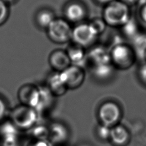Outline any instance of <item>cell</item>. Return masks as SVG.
Wrapping results in <instances>:
<instances>
[{
  "label": "cell",
  "instance_id": "1",
  "mask_svg": "<svg viewBox=\"0 0 146 146\" xmlns=\"http://www.w3.org/2000/svg\"><path fill=\"white\" fill-rule=\"evenodd\" d=\"M35 108L20 104L13 108L9 113V121L17 129L28 131L33 128L38 120Z\"/></svg>",
  "mask_w": 146,
  "mask_h": 146
},
{
  "label": "cell",
  "instance_id": "2",
  "mask_svg": "<svg viewBox=\"0 0 146 146\" xmlns=\"http://www.w3.org/2000/svg\"><path fill=\"white\" fill-rule=\"evenodd\" d=\"M103 19L106 25L123 26L129 19L128 8L124 2L113 1L105 7Z\"/></svg>",
  "mask_w": 146,
  "mask_h": 146
},
{
  "label": "cell",
  "instance_id": "3",
  "mask_svg": "<svg viewBox=\"0 0 146 146\" xmlns=\"http://www.w3.org/2000/svg\"><path fill=\"white\" fill-rule=\"evenodd\" d=\"M49 39L56 43H64L71 39L72 29L67 21L57 18L47 29Z\"/></svg>",
  "mask_w": 146,
  "mask_h": 146
},
{
  "label": "cell",
  "instance_id": "4",
  "mask_svg": "<svg viewBox=\"0 0 146 146\" xmlns=\"http://www.w3.org/2000/svg\"><path fill=\"white\" fill-rule=\"evenodd\" d=\"M98 117L101 125L112 128L118 124L121 117V110L116 103L106 102L99 107Z\"/></svg>",
  "mask_w": 146,
  "mask_h": 146
},
{
  "label": "cell",
  "instance_id": "5",
  "mask_svg": "<svg viewBox=\"0 0 146 146\" xmlns=\"http://www.w3.org/2000/svg\"><path fill=\"white\" fill-rule=\"evenodd\" d=\"M21 104L35 110L40 107L42 103V91L40 87L28 84L21 86L17 94Z\"/></svg>",
  "mask_w": 146,
  "mask_h": 146
},
{
  "label": "cell",
  "instance_id": "6",
  "mask_svg": "<svg viewBox=\"0 0 146 146\" xmlns=\"http://www.w3.org/2000/svg\"><path fill=\"white\" fill-rule=\"evenodd\" d=\"M98 35L89 23H80L72 29L71 40L83 47L89 46L95 40Z\"/></svg>",
  "mask_w": 146,
  "mask_h": 146
},
{
  "label": "cell",
  "instance_id": "7",
  "mask_svg": "<svg viewBox=\"0 0 146 146\" xmlns=\"http://www.w3.org/2000/svg\"><path fill=\"white\" fill-rule=\"evenodd\" d=\"M60 75L68 90L79 88L85 79V72L82 67L74 64L60 72Z\"/></svg>",
  "mask_w": 146,
  "mask_h": 146
},
{
  "label": "cell",
  "instance_id": "8",
  "mask_svg": "<svg viewBox=\"0 0 146 146\" xmlns=\"http://www.w3.org/2000/svg\"><path fill=\"white\" fill-rule=\"evenodd\" d=\"M48 129L47 140L50 144L62 145L67 141L69 132L64 124L59 122H54L48 126Z\"/></svg>",
  "mask_w": 146,
  "mask_h": 146
},
{
  "label": "cell",
  "instance_id": "9",
  "mask_svg": "<svg viewBox=\"0 0 146 146\" xmlns=\"http://www.w3.org/2000/svg\"><path fill=\"white\" fill-rule=\"evenodd\" d=\"M48 62L51 68L58 72L63 71L71 65L66 51L60 49L55 50L50 54Z\"/></svg>",
  "mask_w": 146,
  "mask_h": 146
},
{
  "label": "cell",
  "instance_id": "10",
  "mask_svg": "<svg viewBox=\"0 0 146 146\" xmlns=\"http://www.w3.org/2000/svg\"><path fill=\"white\" fill-rule=\"evenodd\" d=\"M46 86L53 96H61L65 94L68 90L60 72H55L48 77Z\"/></svg>",
  "mask_w": 146,
  "mask_h": 146
},
{
  "label": "cell",
  "instance_id": "11",
  "mask_svg": "<svg viewBox=\"0 0 146 146\" xmlns=\"http://www.w3.org/2000/svg\"><path fill=\"white\" fill-rule=\"evenodd\" d=\"M110 56L111 59L119 66H125L131 61V51L124 45L115 46L112 49Z\"/></svg>",
  "mask_w": 146,
  "mask_h": 146
},
{
  "label": "cell",
  "instance_id": "12",
  "mask_svg": "<svg viewBox=\"0 0 146 146\" xmlns=\"http://www.w3.org/2000/svg\"><path fill=\"white\" fill-rule=\"evenodd\" d=\"M108 139L116 146H123L129 140V133L124 127L117 124L110 128Z\"/></svg>",
  "mask_w": 146,
  "mask_h": 146
},
{
  "label": "cell",
  "instance_id": "13",
  "mask_svg": "<svg viewBox=\"0 0 146 146\" xmlns=\"http://www.w3.org/2000/svg\"><path fill=\"white\" fill-rule=\"evenodd\" d=\"M64 15L68 21L75 23L82 21L84 18L86 12L83 5L74 2L66 6Z\"/></svg>",
  "mask_w": 146,
  "mask_h": 146
},
{
  "label": "cell",
  "instance_id": "14",
  "mask_svg": "<svg viewBox=\"0 0 146 146\" xmlns=\"http://www.w3.org/2000/svg\"><path fill=\"white\" fill-rule=\"evenodd\" d=\"M88 58L93 66L110 63L111 61L110 54L102 47H95L93 48L88 54Z\"/></svg>",
  "mask_w": 146,
  "mask_h": 146
},
{
  "label": "cell",
  "instance_id": "15",
  "mask_svg": "<svg viewBox=\"0 0 146 146\" xmlns=\"http://www.w3.org/2000/svg\"><path fill=\"white\" fill-rule=\"evenodd\" d=\"M71 63L74 65L81 67L87 59V56L84 50V47L74 43L70 45L66 51Z\"/></svg>",
  "mask_w": 146,
  "mask_h": 146
},
{
  "label": "cell",
  "instance_id": "16",
  "mask_svg": "<svg viewBox=\"0 0 146 146\" xmlns=\"http://www.w3.org/2000/svg\"><path fill=\"white\" fill-rule=\"evenodd\" d=\"M55 19L53 13L48 10L40 11L36 17V21L38 26L44 29H47Z\"/></svg>",
  "mask_w": 146,
  "mask_h": 146
},
{
  "label": "cell",
  "instance_id": "17",
  "mask_svg": "<svg viewBox=\"0 0 146 146\" xmlns=\"http://www.w3.org/2000/svg\"><path fill=\"white\" fill-rule=\"evenodd\" d=\"M94 75L99 79H106L112 73V67L111 63H106L93 66Z\"/></svg>",
  "mask_w": 146,
  "mask_h": 146
},
{
  "label": "cell",
  "instance_id": "18",
  "mask_svg": "<svg viewBox=\"0 0 146 146\" xmlns=\"http://www.w3.org/2000/svg\"><path fill=\"white\" fill-rule=\"evenodd\" d=\"M31 129L32 130L31 134L33 136V139L47 140L48 134V127L44 125H35Z\"/></svg>",
  "mask_w": 146,
  "mask_h": 146
},
{
  "label": "cell",
  "instance_id": "19",
  "mask_svg": "<svg viewBox=\"0 0 146 146\" xmlns=\"http://www.w3.org/2000/svg\"><path fill=\"white\" fill-rule=\"evenodd\" d=\"M89 24L98 35L102 33L104 31L106 27V22L103 19L101 18L94 19L90 23H89Z\"/></svg>",
  "mask_w": 146,
  "mask_h": 146
},
{
  "label": "cell",
  "instance_id": "20",
  "mask_svg": "<svg viewBox=\"0 0 146 146\" xmlns=\"http://www.w3.org/2000/svg\"><path fill=\"white\" fill-rule=\"evenodd\" d=\"M9 9L7 3L0 0V25L3 24L7 19Z\"/></svg>",
  "mask_w": 146,
  "mask_h": 146
},
{
  "label": "cell",
  "instance_id": "21",
  "mask_svg": "<svg viewBox=\"0 0 146 146\" xmlns=\"http://www.w3.org/2000/svg\"><path fill=\"white\" fill-rule=\"evenodd\" d=\"M51 144L46 140L33 139L30 141L27 146H50Z\"/></svg>",
  "mask_w": 146,
  "mask_h": 146
},
{
  "label": "cell",
  "instance_id": "22",
  "mask_svg": "<svg viewBox=\"0 0 146 146\" xmlns=\"http://www.w3.org/2000/svg\"><path fill=\"white\" fill-rule=\"evenodd\" d=\"M7 106L5 102L0 98V121L6 116L7 113Z\"/></svg>",
  "mask_w": 146,
  "mask_h": 146
},
{
  "label": "cell",
  "instance_id": "23",
  "mask_svg": "<svg viewBox=\"0 0 146 146\" xmlns=\"http://www.w3.org/2000/svg\"><path fill=\"white\" fill-rule=\"evenodd\" d=\"M140 74L141 78L146 82V64L144 65L140 69Z\"/></svg>",
  "mask_w": 146,
  "mask_h": 146
},
{
  "label": "cell",
  "instance_id": "24",
  "mask_svg": "<svg viewBox=\"0 0 146 146\" xmlns=\"http://www.w3.org/2000/svg\"><path fill=\"white\" fill-rule=\"evenodd\" d=\"M141 17H142L143 19L144 20V21L145 22H146V5H144V6L143 7V8L141 10Z\"/></svg>",
  "mask_w": 146,
  "mask_h": 146
},
{
  "label": "cell",
  "instance_id": "25",
  "mask_svg": "<svg viewBox=\"0 0 146 146\" xmlns=\"http://www.w3.org/2000/svg\"><path fill=\"white\" fill-rule=\"evenodd\" d=\"M98 2L100 3H104V4H108L110 3H111V2L113 1L114 0H96Z\"/></svg>",
  "mask_w": 146,
  "mask_h": 146
},
{
  "label": "cell",
  "instance_id": "26",
  "mask_svg": "<svg viewBox=\"0 0 146 146\" xmlns=\"http://www.w3.org/2000/svg\"><path fill=\"white\" fill-rule=\"evenodd\" d=\"M136 1L137 0H123V2H127V3H133Z\"/></svg>",
  "mask_w": 146,
  "mask_h": 146
},
{
  "label": "cell",
  "instance_id": "27",
  "mask_svg": "<svg viewBox=\"0 0 146 146\" xmlns=\"http://www.w3.org/2000/svg\"><path fill=\"white\" fill-rule=\"evenodd\" d=\"M2 1H3L4 2H5L6 3H10V2H13L14 1H15V0H2Z\"/></svg>",
  "mask_w": 146,
  "mask_h": 146
},
{
  "label": "cell",
  "instance_id": "28",
  "mask_svg": "<svg viewBox=\"0 0 146 146\" xmlns=\"http://www.w3.org/2000/svg\"><path fill=\"white\" fill-rule=\"evenodd\" d=\"M140 1V0H139ZM140 1L141 2H143V3H146V0H140Z\"/></svg>",
  "mask_w": 146,
  "mask_h": 146
},
{
  "label": "cell",
  "instance_id": "29",
  "mask_svg": "<svg viewBox=\"0 0 146 146\" xmlns=\"http://www.w3.org/2000/svg\"><path fill=\"white\" fill-rule=\"evenodd\" d=\"M145 56H146V52H145Z\"/></svg>",
  "mask_w": 146,
  "mask_h": 146
}]
</instances>
